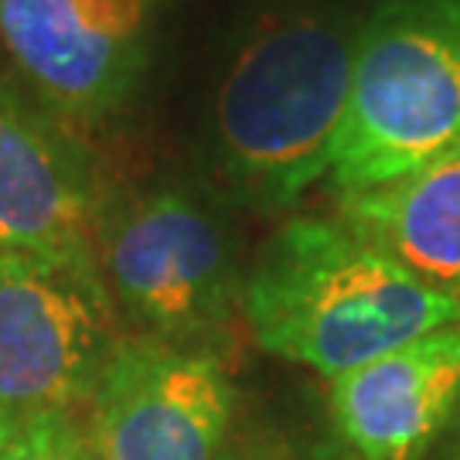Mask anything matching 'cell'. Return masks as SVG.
Here are the masks:
<instances>
[{"mask_svg":"<svg viewBox=\"0 0 460 460\" xmlns=\"http://www.w3.org/2000/svg\"><path fill=\"white\" fill-rule=\"evenodd\" d=\"M243 317L263 351L338 378L460 324V296L412 277L341 218H290L243 277Z\"/></svg>","mask_w":460,"mask_h":460,"instance_id":"obj_1","label":"cell"},{"mask_svg":"<svg viewBox=\"0 0 460 460\" xmlns=\"http://www.w3.org/2000/svg\"><path fill=\"white\" fill-rule=\"evenodd\" d=\"M355 38L334 11H283L235 49L212 106V157L235 205L283 212L328 178Z\"/></svg>","mask_w":460,"mask_h":460,"instance_id":"obj_2","label":"cell"},{"mask_svg":"<svg viewBox=\"0 0 460 460\" xmlns=\"http://www.w3.org/2000/svg\"><path fill=\"white\" fill-rule=\"evenodd\" d=\"M460 144V0H382L358 24L338 195L406 178Z\"/></svg>","mask_w":460,"mask_h":460,"instance_id":"obj_3","label":"cell"},{"mask_svg":"<svg viewBox=\"0 0 460 460\" xmlns=\"http://www.w3.org/2000/svg\"><path fill=\"white\" fill-rule=\"evenodd\" d=\"M96 260L119 314L161 341L208 348L243 314L229 232L188 191L157 188L102 208Z\"/></svg>","mask_w":460,"mask_h":460,"instance_id":"obj_4","label":"cell"},{"mask_svg":"<svg viewBox=\"0 0 460 460\" xmlns=\"http://www.w3.org/2000/svg\"><path fill=\"white\" fill-rule=\"evenodd\" d=\"M96 252H0V420L79 412L119 341Z\"/></svg>","mask_w":460,"mask_h":460,"instance_id":"obj_5","label":"cell"},{"mask_svg":"<svg viewBox=\"0 0 460 460\" xmlns=\"http://www.w3.org/2000/svg\"><path fill=\"white\" fill-rule=\"evenodd\" d=\"M239 393L212 348L119 334L85 402L99 460H222Z\"/></svg>","mask_w":460,"mask_h":460,"instance_id":"obj_6","label":"cell"},{"mask_svg":"<svg viewBox=\"0 0 460 460\" xmlns=\"http://www.w3.org/2000/svg\"><path fill=\"white\" fill-rule=\"evenodd\" d=\"M0 41L51 113L99 123L147 72L154 0H0Z\"/></svg>","mask_w":460,"mask_h":460,"instance_id":"obj_7","label":"cell"},{"mask_svg":"<svg viewBox=\"0 0 460 460\" xmlns=\"http://www.w3.org/2000/svg\"><path fill=\"white\" fill-rule=\"evenodd\" d=\"M328 406L355 460H423L460 410V324L331 378Z\"/></svg>","mask_w":460,"mask_h":460,"instance_id":"obj_8","label":"cell"},{"mask_svg":"<svg viewBox=\"0 0 460 460\" xmlns=\"http://www.w3.org/2000/svg\"><path fill=\"white\" fill-rule=\"evenodd\" d=\"M99 212L83 147L0 85V252H96Z\"/></svg>","mask_w":460,"mask_h":460,"instance_id":"obj_9","label":"cell"},{"mask_svg":"<svg viewBox=\"0 0 460 460\" xmlns=\"http://www.w3.org/2000/svg\"><path fill=\"white\" fill-rule=\"evenodd\" d=\"M338 208L412 277L460 296V144L399 181L338 195Z\"/></svg>","mask_w":460,"mask_h":460,"instance_id":"obj_10","label":"cell"},{"mask_svg":"<svg viewBox=\"0 0 460 460\" xmlns=\"http://www.w3.org/2000/svg\"><path fill=\"white\" fill-rule=\"evenodd\" d=\"M0 460H99V454L85 412H45L7 433Z\"/></svg>","mask_w":460,"mask_h":460,"instance_id":"obj_11","label":"cell"},{"mask_svg":"<svg viewBox=\"0 0 460 460\" xmlns=\"http://www.w3.org/2000/svg\"><path fill=\"white\" fill-rule=\"evenodd\" d=\"M222 460H331L321 447L273 427H235Z\"/></svg>","mask_w":460,"mask_h":460,"instance_id":"obj_12","label":"cell"},{"mask_svg":"<svg viewBox=\"0 0 460 460\" xmlns=\"http://www.w3.org/2000/svg\"><path fill=\"white\" fill-rule=\"evenodd\" d=\"M447 460H460V410L447 429Z\"/></svg>","mask_w":460,"mask_h":460,"instance_id":"obj_13","label":"cell"},{"mask_svg":"<svg viewBox=\"0 0 460 460\" xmlns=\"http://www.w3.org/2000/svg\"><path fill=\"white\" fill-rule=\"evenodd\" d=\"M11 429H14V427H7V423H4V420H0V444H4V440H7V433H11Z\"/></svg>","mask_w":460,"mask_h":460,"instance_id":"obj_14","label":"cell"}]
</instances>
